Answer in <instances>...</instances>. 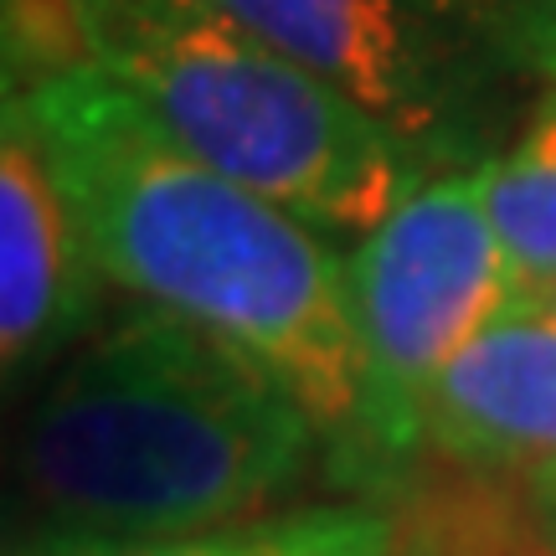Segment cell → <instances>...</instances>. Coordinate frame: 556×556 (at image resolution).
<instances>
[{
	"label": "cell",
	"instance_id": "3",
	"mask_svg": "<svg viewBox=\"0 0 556 556\" xmlns=\"http://www.w3.org/2000/svg\"><path fill=\"white\" fill-rule=\"evenodd\" d=\"M83 62L309 227L377 232L438 170L217 0H62Z\"/></svg>",
	"mask_w": 556,
	"mask_h": 556
},
{
	"label": "cell",
	"instance_id": "11",
	"mask_svg": "<svg viewBox=\"0 0 556 556\" xmlns=\"http://www.w3.org/2000/svg\"><path fill=\"white\" fill-rule=\"evenodd\" d=\"M526 500H531V520H536L546 552L556 556V464H546V469H536V475H526Z\"/></svg>",
	"mask_w": 556,
	"mask_h": 556
},
{
	"label": "cell",
	"instance_id": "8",
	"mask_svg": "<svg viewBox=\"0 0 556 556\" xmlns=\"http://www.w3.org/2000/svg\"><path fill=\"white\" fill-rule=\"evenodd\" d=\"M47 556H448L433 516H392V510H315V516L248 520L197 536L135 541V546H93V552Z\"/></svg>",
	"mask_w": 556,
	"mask_h": 556
},
{
	"label": "cell",
	"instance_id": "7",
	"mask_svg": "<svg viewBox=\"0 0 556 556\" xmlns=\"http://www.w3.org/2000/svg\"><path fill=\"white\" fill-rule=\"evenodd\" d=\"M93 253L37 144L5 124L0 144V361L16 377L88 315Z\"/></svg>",
	"mask_w": 556,
	"mask_h": 556
},
{
	"label": "cell",
	"instance_id": "12",
	"mask_svg": "<svg viewBox=\"0 0 556 556\" xmlns=\"http://www.w3.org/2000/svg\"><path fill=\"white\" fill-rule=\"evenodd\" d=\"M526 309H536V315H546V319H556V289H546L541 299H531Z\"/></svg>",
	"mask_w": 556,
	"mask_h": 556
},
{
	"label": "cell",
	"instance_id": "1",
	"mask_svg": "<svg viewBox=\"0 0 556 556\" xmlns=\"http://www.w3.org/2000/svg\"><path fill=\"white\" fill-rule=\"evenodd\" d=\"M5 124L47 160L99 278L258 356L356 464L371 377L351 263L309 222L176 144L93 62L5 88Z\"/></svg>",
	"mask_w": 556,
	"mask_h": 556
},
{
	"label": "cell",
	"instance_id": "2",
	"mask_svg": "<svg viewBox=\"0 0 556 556\" xmlns=\"http://www.w3.org/2000/svg\"><path fill=\"white\" fill-rule=\"evenodd\" d=\"M315 413L232 340L144 309L83 345L26 413V552H93L217 531L289 490Z\"/></svg>",
	"mask_w": 556,
	"mask_h": 556
},
{
	"label": "cell",
	"instance_id": "5",
	"mask_svg": "<svg viewBox=\"0 0 556 556\" xmlns=\"http://www.w3.org/2000/svg\"><path fill=\"white\" fill-rule=\"evenodd\" d=\"M309 78L402 139L428 170H479L505 62L443 0H217Z\"/></svg>",
	"mask_w": 556,
	"mask_h": 556
},
{
	"label": "cell",
	"instance_id": "9",
	"mask_svg": "<svg viewBox=\"0 0 556 556\" xmlns=\"http://www.w3.org/2000/svg\"><path fill=\"white\" fill-rule=\"evenodd\" d=\"M516 304L556 289V88L526 114L516 139L479 165Z\"/></svg>",
	"mask_w": 556,
	"mask_h": 556
},
{
	"label": "cell",
	"instance_id": "4",
	"mask_svg": "<svg viewBox=\"0 0 556 556\" xmlns=\"http://www.w3.org/2000/svg\"><path fill=\"white\" fill-rule=\"evenodd\" d=\"M366 345V422L356 464H397L422 443V392L464 340L516 304L510 263L490 222L484 176H428L351 258Z\"/></svg>",
	"mask_w": 556,
	"mask_h": 556
},
{
	"label": "cell",
	"instance_id": "10",
	"mask_svg": "<svg viewBox=\"0 0 556 556\" xmlns=\"http://www.w3.org/2000/svg\"><path fill=\"white\" fill-rule=\"evenodd\" d=\"M520 83H556V0H443Z\"/></svg>",
	"mask_w": 556,
	"mask_h": 556
},
{
	"label": "cell",
	"instance_id": "6",
	"mask_svg": "<svg viewBox=\"0 0 556 556\" xmlns=\"http://www.w3.org/2000/svg\"><path fill=\"white\" fill-rule=\"evenodd\" d=\"M422 443L475 475L556 464V319L510 304L422 392Z\"/></svg>",
	"mask_w": 556,
	"mask_h": 556
}]
</instances>
